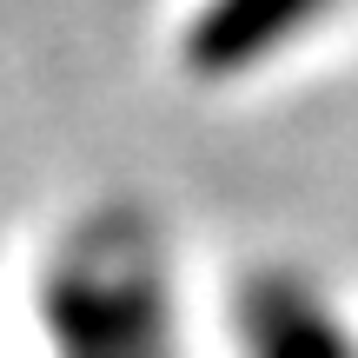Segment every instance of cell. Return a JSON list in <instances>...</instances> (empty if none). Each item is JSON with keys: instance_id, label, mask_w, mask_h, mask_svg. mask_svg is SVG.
I'll return each mask as SVG.
<instances>
[{"instance_id": "3957f363", "label": "cell", "mask_w": 358, "mask_h": 358, "mask_svg": "<svg viewBox=\"0 0 358 358\" xmlns=\"http://www.w3.org/2000/svg\"><path fill=\"white\" fill-rule=\"evenodd\" d=\"M352 7L358 0H192L173 27V60L199 93H245L325 53Z\"/></svg>"}, {"instance_id": "6da1fadb", "label": "cell", "mask_w": 358, "mask_h": 358, "mask_svg": "<svg viewBox=\"0 0 358 358\" xmlns=\"http://www.w3.org/2000/svg\"><path fill=\"white\" fill-rule=\"evenodd\" d=\"M20 325L27 358H219L213 279L133 199L80 206L40 239Z\"/></svg>"}, {"instance_id": "7a4b0ae2", "label": "cell", "mask_w": 358, "mask_h": 358, "mask_svg": "<svg viewBox=\"0 0 358 358\" xmlns=\"http://www.w3.org/2000/svg\"><path fill=\"white\" fill-rule=\"evenodd\" d=\"M219 358H358V279L312 252H252L213 279Z\"/></svg>"}]
</instances>
